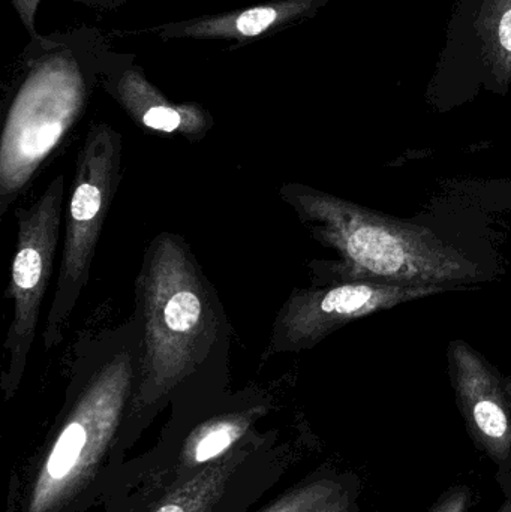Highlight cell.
Masks as SVG:
<instances>
[{"label": "cell", "mask_w": 511, "mask_h": 512, "mask_svg": "<svg viewBox=\"0 0 511 512\" xmlns=\"http://www.w3.org/2000/svg\"><path fill=\"white\" fill-rule=\"evenodd\" d=\"M141 351L137 313L83 334L72 348L62 405L42 444L12 472L5 512H89L101 507L128 460L123 427Z\"/></svg>", "instance_id": "1"}, {"label": "cell", "mask_w": 511, "mask_h": 512, "mask_svg": "<svg viewBox=\"0 0 511 512\" xmlns=\"http://www.w3.org/2000/svg\"><path fill=\"white\" fill-rule=\"evenodd\" d=\"M134 292L141 351L126 456L174 400L231 388L230 318L185 237L164 231L150 240Z\"/></svg>", "instance_id": "2"}, {"label": "cell", "mask_w": 511, "mask_h": 512, "mask_svg": "<svg viewBox=\"0 0 511 512\" xmlns=\"http://www.w3.org/2000/svg\"><path fill=\"white\" fill-rule=\"evenodd\" d=\"M279 197L318 242L338 252L341 262L335 270L348 280L461 288L483 279L473 259L419 225L372 212L302 183L282 186Z\"/></svg>", "instance_id": "3"}, {"label": "cell", "mask_w": 511, "mask_h": 512, "mask_svg": "<svg viewBox=\"0 0 511 512\" xmlns=\"http://www.w3.org/2000/svg\"><path fill=\"white\" fill-rule=\"evenodd\" d=\"M273 408L272 394L258 385L174 400L155 444L123 463L99 508L149 512L257 435Z\"/></svg>", "instance_id": "4"}, {"label": "cell", "mask_w": 511, "mask_h": 512, "mask_svg": "<svg viewBox=\"0 0 511 512\" xmlns=\"http://www.w3.org/2000/svg\"><path fill=\"white\" fill-rule=\"evenodd\" d=\"M75 36L39 38L0 138V219L86 110L90 60Z\"/></svg>", "instance_id": "5"}, {"label": "cell", "mask_w": 511, "mask_h": 512, "mask_svg": "<svg viewBox=\"0 0 511 512\" xmlns=\"http://www.w3.org/2000/svg\"><path fill=\"white\" fill-rule=\"evenodd\" d=\"M122 176V134L107 123H93L75 161L59 274L42 331L45 351L65 339L72 312L89 283L99 237Z\"/></svg>", "instance_id": "6"}, {"label": "cell", "mask_w": 511, "mask_h": 512, "mask_svg": "<svg viewBox=\"0 0 511 512\" xmlns=\"http://www.w3.org/2000/svg\"><path fill=\"white\" fill-rule=\"evenodd\" d=\"M65 191V176L57 174L29 207L17 210V245L5 292L12 303L0 376L5 400H11L20 388L35 342L42 300L50 286L59 248L60 225L65 219Z\"/></svg>", "instance_id": "7"}, {"label": "cell", "mask_w": 511, "mask_h": 512, "mask_svg": "<svg viewBox=\"0 0 511 512\" xmlns=\"http://www.w3.org/2000/svg\"><path fill=\"white\" fill-rule=\"evenodd\" d=\"M452 286L390 285L369 280H347L291 292L275 315L269 343L261 360L273 355L308 351L348 322L365 318L398 304L419 300L441 292L455 291Z\"/></svg>", "instance_id": "8"}, {"label": "cell", "mask_w": 511, "mask_h": 512, "mask_svg": "<svg viewBox=\"0 0 511 512\" xmlns=\"http://www.w3.org/2000/svg\"><path fill=\"white\" fill-rule=\"evenodd\" d=\"M294 456L296 448L281 430H260L149 512H254L281 483Z\"/></svg>", "instance_id": "9"}, {"label": "cell", "mask_w": 511, "mask_h": 512, "mask_svg": "<svg viewBox=\"0 0 511 512\" xmlns=\"http://www.w3.org/2000/svg\"><path fill=\"white\" fill-rule=\"evenodd\" d=\"M438 65L511 87V0H459Z\"/></svg>", "instance_id": "10"}, {"label": "cell", "mask_w": 511, "mask_h": 512, "mask_svg": "<svg viewBox=\"0 0 511 512\" xmlns=\"http://www.w3.org/2000/svg\"><path fill=\"white\" fill-rule=\"evenodd\" d=\"M449 361L471 436L498 466L503 465L511 453L510 382L464 340L449 346Z\"/></svg>", "instance_id": "11"}, {"label": "cell", "mask_w": 511, "mask_h": 512, "mask_svg": "<svg viewBox=\"0 0 511 512\" xmlns=\"http://www.w3.org/2000/svg\"><path fill=\"white\" fill-rule=\"evenodd\" d=\"M105 90L141 128L189 141L203 140L213 128V119L198 104H176L147 81L134 63L104 71Z\"/></svg>", "instance_id": "12"}, {"label": "cell", "mask_w": 511, "mask_h": 512, "mask_svg": "<svg viewBox=\"0 0 511 512\" xmlns=\"http://www.w3.org/2000/svg\"><path fill=\"white\" fill-rule=\"evenodd\" d=\"M330 0H272L263 5L251 6L242 11L207 15L182 23L165 24L156 32L165 39H236L249 41L273 35L290 24L317 14Z\"/></svg>", "instance_id": "13"}, {"label": "cell", "mask_w": 511, "mask_h": 512, "mask_svg": "<svg viewBox=\"0 0 511 512\" xmlns=\"http://www.w3.org/2000/svg\"><path fill=\"white\" fill-rule=\"evenodd\" d=\"M357 498V477L321 468L254 512H357Z\"/></svg>", "instance_id": "14"}, {"label": "cell", "mask_w": 511, "mask_h": 512, "mask_svg": "<svg viewBox=\"0 0 511 512\" xmlns=\"http://www.w3.org/2000/svg\"><path fill=\"white\" fill-rule=\"evenodd\" d=\"M470 505V492L465 487L450 490L431 512H467Z\"/></svg>", "instance_id": "15"}, {"label": "cell", "mask_w": 511, "mask_h": 512, "mask_svg": "<svg viewBox=\"0 0 511 512\" xmlns=\"http://www.w3.org/2000/svg\"><path fill=\"white\" fill-rule=\"evenodd\" d=\"M21 20L26 24L27 30L33 39L39 38L38 33H35V12L38 8V3L41 0H12Z\"/></svg>", "instance_id": "16"}, {"label": "cell", "mask_w": 511, "mask_h": 512, "mask_svg": "<svg viewBox=\"0 0 511 512\" xmlns=\"http://www.w3.org/2000/svg\"><path fill=\"white\" fill-rule=\"evenodd\" d=\"M500 481L503 484L504 492L509 496L511 502V453L506 462L501 465Z\"/></svg>", "instance_id": "17"}, {"label": "cell", "mask_w": 511, "mask_h": 512, "mask_svg": "<svg viewBox=\"0 0 511 512\" xmlns=\"http://www.w3.org/2000/svg\"><path fill=\"white\" fill-rule=\"evenodd\" d=\"M498 512H511V502H506V504L501 507V510Z\"/></svg>", "instance_id": "18"}]
</instances>
